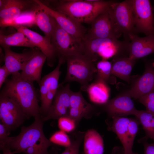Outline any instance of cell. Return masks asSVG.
<instances>
[{
	"instance_id": "cell-3",
	"label": "cell",
	"mask_w": 154,
	"mask_h": 154,
	"mask_svg": "<svg viewBox=\"0 0 154 154\" xmlns=\"http://www.w3.org/2000/svg\"><path fill=\"white\" fill-rule=\"evenodd\" d=\"M35 118L29 126H23L19 134L11 137L8 146L15 153H23L27 148L38 146L49 147L52 143L45 136L43 130L44 121L42 116Z\"/></svg>"
},
{
	"instance_id": "cell-1",
	"label": "cell",
	"mask_w": 154,
	"mask_h": 154,
	"mask_svg": "<svg viewBox=\"0 0 154 154\" xmlns=\"http://www.w3.org/2000/svg\"><path fill=\"white\" fill-rule=\"evenodd\" d=\"M7 80L0 93L12 98L19 105L28 118L42 116L33 82L22 78L18 72Z\"/></svg>"
},
{
	"instance_id": "cell-2",
	"label": "cell",
	"mask_w": 154,
	"mask_h": 154,
	"mask_svg": "<svg viewBox=\"0 0 154 154\" xmlns=\"http://www.w3.org/2000/svg\"><path fill=\"white\" fill-rule=\"evenodd\" d=\"M114 1L91 0H64L58 1L56 10L81 23H91L108 9Z\"/></svg>"
},
{
	"instance_id": "cell-40",
	"label": "cell",
	"mask_w": 154,
	"mask_h": 154,
	"mask_svg": "<svg viewBox=\"0 0 154 154\" xmlns=\"http://www.w3.org/2000/svg\"><path fill=\"white\" fill-rule=\"evenodd\" d=\"M152 65L153 67L154 68V62H153L152 64Z\"/></svg>"
},
{
	"instance_id": "cell-25",
	"label": "cell",
	"mask_w": 154,
	"mask_h": 154,
	"mask_svg": "<svg viewBox=\"0 0 154 154\" xmlns=\"http://www.w3.org/2000/svg\"><path fill=\"white\" fill-rule=\"evenodd\" d=\"M0 44L1 46H24L30 48L35 47L34 44L23 33L18 31L8 35L0 32Z\"/></svg>"
},
{
	"instance_id": "cell-28",
	"label": "cell",
	"mask_w": 154,
	"mask_h": 154,
	"mask_svg": "<svg viewBox=\"0 0 154 154\" xmlns=\"http://www.w3.org/2000/svg\"><path fill=\"white\" fill-rule=\"evenodd\" d=\"M130 118L128 125L126 137V146L123 150L124 154H137L132 150L134 140L137 132L139 121Z\"/></svg>"
},
{
	"instance_id": "cell-35",
	"label": "cell",
	"mask_w": 154,
	"mask_h": 154,
	"mask_svg": "<svg viewBox=\"0 0 154 154\" xmlns=\"http://www.w3.org/2000/svg\"><path fill=\"white\" fill-rule=\"evenodd\" d=\"M9 132L5 125L0 123V148L2 150L8 146L11 137L9 136Z\"/></svg>"
},
{
	"instance_id": "cell-15",
	"label": "cell",
	"mask_w": 154,
	"mask_h": 154,
	"mask_svg": "<svg viewBox=\"0 0 154 154\" xmlns=\"http://www.w3.org/2000/svg\"><path fill=\"white\" fill-rule=\"evenodd\" d=\"M4 52L5 65L11 74H15L21 71L33 56L35 48L26 49L22 53H18L12 51L10 46H1Z\"/></svg>"
},
{
	"instance_id": "cell-26",
	"label": "cell",
	"mask_w": 154,
	"mask_h": 154,
	"mask_svg": "<svg viewBox=\"0 0 154 154\" xmlns=\"http://www.w3.org/2000/svg\"><path fill=\"white\" fill-rule=\"evenodd\" d=\"M135 116L142 125L146 134L144 137L154 141V113L147 110H137Z\"/></svg>"
},
{
	"instance_id": "cell-8",
	"label": "cell",
	"mask_w": 154,
	"mask_h": 154,
	"mask_svg": "<svg viewBox=\"0 0 154 154\" xmlns=\"http://www.w3.org/2000/svg\"><path fill=\"white\" fill-rule=\"evenodd\" d=\"M134 17L135 30L147 36L154 35L153 9L149 0H129Z\"/></svg>"
},
{
	"instance_id": "cell-18",
	"label": "cell",
	"mask_w": 154,
	"mask_h": 154,
	"mask_svg": "<svg viewBox=\"0 0 154 154\" xmlns=\"http://www.w3.org/2000/svg\"><path fill=\"white\" fill-rule=\"evenodd\" d=\"M35 0H0V19H13L25 11L38 6Z\"/></svg>"
},
{
	"instance_id": "cell-17",
	"label": "cell",
	"mask_w": 154,
	"mask_h": 154,
	"mask_svg": "<svg viewBox=\"0 0 154 154\" xmlns=\"http://www.w3.org/2000/svg\"><path fill=\"white\" fill-rule=\"evenodd\" d=\"M120 41L113 38L84 40L83 54L94 62L102 58L110 48Z\"/></svg>"
},
{
	"instance_id": "cell-16",
	"label": "cell",
	"mask_w": 154,
	"mask_h": 154,
	"mask_svg": "<svg viewBox=\"0 0 154 154\" xmlns=\"http://www.w3.org/2000/svg\"><path fill=\"white\" fill-rule=\"evenodd\" d=\"M154 92V68L152 64L146 63L142 75L135 82L127 93L131 98L139 99L141 96Z\"/></svg>"
},
{
	"instance_id": "cell-29",
	"label": "cell",
	"mask_w": 154,
	"mask_h": 154,
	"mask_svg": "<svg viewBox=\"0 0 154 154\" xmlns=\"http://www.w3.org/2000/svg\"><path fill=\"white\" fill-rule=\"evenodd\" d=\"M81 91L72 92L70 98V107L74 108H88L93 107L84 98Z\"/></svg>"
},
{
	"instance_id": "cell-5",
	"label": "cell",
	"mask_w": 154,
	"mask_h": 154,
	"mask_svg": "<svg viewBox=\"0 0 154 154\" xmlns=\"http://www.w3.org/2000/svg\"><path fill=\"white\" fill-rule=\"evenodd\" d=\"M108 11L115 30L120 37L123 34L128 38L134 33V21L133 11L129 0L118 2L114 1Z\"/></svg>"
},
{
	"instance_id": "cell-4",
	"label": "cell",
	"mask_w": 154,
	"mask_h": 154,
	"mask_svg": "<svg viewBox=\"0 0 154 154\" xmlns=\"http://www.w3.org/2000/svg\"><path fill=\"white\" fill-rule=\"evenodd\" d=\"M67 71L64 80L59 84L76 82L81 85V91H85L97 72L94 62L83 54L70 56L66 58Z\"/></svg>"
},
{
	"instance_id": "cell-30",
	"label": "cell",
	"mask_w": 154,
	"mask_h": 154,
	"mask_svg": "<svg viewBox=\"0 0 154 154\" xmlns=\"http://www.w3.org/2000/svg\"><path fill=\"white\" fill-rule=\"evenodd\" d=\"M52 143H54L66 147L69 146L71 141L66 133L60 130L56 132L49 139Z\"/></svg>"
},
{
	"instance_id": "cell-33",
	"label": "cell",
	"mask_w": 154,
	"mask_h": 154,
	"mask_svg": "<svg viewBox=\"0 0 154 154\" xmlns=\"http://www.w3.org/2000/svg\"><path fill=\"white\" fill-rule=\"evenodd\" d=\"M138 100L145 106L146 110L154 113V92L145 95Z\"/></svg>"
},
{
	"instance_id": "cell-22",
	"label": "cell",
	"mask_w": 154,
	"mask_h": 154,
	"mask_svg": "<svg viewBox=\"0 0 154 154\" xmlns=\"http://www.w3.org/2000/svg\"><path fill=\"white\" fill-rule=\"evenodd\" d=\"M135 60L128 57L115 59L112 64L111 74L129 83Z\"/></svg>"
},
{
	"instance_id": "cell-12",
	"label": "cell",
	"mask_w": 154,
	"mask_h": 154,
	"mask_svg": "<svg viewBox=\"0 0 154 154\" xmlns=\"http://www.w3.org/2000/svg\"><path fill=\"white\" fill-rule=\"evenodd\" d=\"M131 98L127 93L119 95L108 100L104 104L105 109L112 117L135 115L137 110Z\"/></svg>"
},
{
	"instance_id": "cell-32",
	"label": "cell",
	"mask_w": 154,
	"mask_h": 154,
	"mask_svg": "<svg viewBox=\"0 0 154 154\" xmlns=\"http://www.w3.org/2000/svg\"><path fill=\"white\" fill-rule=\"evenodd\" d=\"M76 122L67 116L61 117L58 119V125L60 130L66 133L72 131L76 127Z\"/></svg>"
},
{
	"instance_id": "cell-36",
	"label": "cell",
	"mask_w": 154,
	"mask_h": 154,
	"mask_svg": "<svg viewBox=\"0 0 154 154\" xmlns=\"http://www.w3.org/2000/svg\"><path fill=\"white\" fill-rule=\"evenodd\" d=\"M147 140L144 137L139 140L144 147V154H154V143H149L147 142Z\"/></svg>"
},
{
	"instance_id": "cell-10",
	"label": "cell",
	"mask_w": 154,
	"mask_h": 154,
	"mask_svg": "<svg viewBox=\"0 0 154 154\" xmlns=\"http://www.w3.org/2000/svg\"><path fill=\"white\" fill-rule=\"evenodd\" d=\"M72 91L69 83L64 86L59 84L52 104L42 117L44 121L67 116L70 108V98Z\"/></svg>"
},
{
	"instance_id": "cell-20",
	"label": "cell",
	"mask_w": 154,
	"mask_h": 154,
	"mask_svg": "<svg viewBox=\"0 0 154 154\" xmlns=\"http://www.w3.org/2000/svg\"><path fill=\"white\" fill-rule=\"evenodd\" d=\"M85 91L90 100L97 104H105L108 100L110 88L107 84L102 81L96 79L90 84Z\"/></svg>"
},
{
	"instance_id": "cell-7",
	"label": "cell",
	"mask_w": 154,
	"mask_h": 154,
	"mask_svg": "<svg viewBox=\"0 0 154 154\" xmlns=\"http://www.w3.org/2000/svg\"><path fill=\"white\" fill-rule=\"evenodd\" d=\"M0 118L1 123L10 132L17 129L28 118L15 100L0 93Z\"/></svg>"
},
{
	"instance_id": "cell-31",
	"label": "cell",
	"mask_w": 154,
	"mask_h": 154,
	"mask_svg": "<svg viewBox=\"0 0 154 154\" xmlns=\"http://www.w3.org/2000/svg\"><path fill=\"white\" fill-rule=\"evenodd\" d=\"M93 107L88 108H74L70 107L67 115L76 123L83 117L86 116L92 110Z\"/></svg>"
},
{
	"instance_id": "cell-34",
	"label": "cell",
	"mask_w": 154,
	"mask_h": 154,
	"mask_svg": "<svg viewBox=\"0 0 154 154\" xmlns=\"http://www.w3.org/2000/svg\"><path fill=\"white\" fill-rule=\"evenodd\" d=\"M82 136H80L72 141L70 145L66 147L60 154H79L80 147L82 139Z\"/></svg>"
},
{
	"instance_id": "cell-37",
	"label": "cell",
	"mask_w": 154,
	"mask_h": 154,
	"mask_svg": "<svg viewBox=\"0 0 154 154\" xmlns=\"http://www.w3.org/2000/svg\"><path fill=\"white\" fill-rule=\"evenodd\" d=\"M11 74L5 65L0 68V88L6 82L7 77Z\"/></svg>"
},
{
	"instance_id": "cell-38",
	"label": "cell",
	"mask_w": 154,
	"mask_h": 154,
	"mask_svg": "<svg viewBox=\"0 0 154 154\" xmlns=\"http://www.w3.org/2000/svg\"><path fill=\"white\" fill-rule=\"evenodd\" d=\"M112 154H124L123 148L116 147L114 149Z\"/></svg>"
},
{
	"instance_id": "cell-11",
	"label": "cell",
	"mask_w": 154,
	"mask_h": 154,
	"mask_svg": "<svg viewBox=\"0 0 154 154\" xmlns=\"http://www.w3.org/2000/svg\"><path fill=\"white\" fill-rule=\"evenodd\" d=\"M91 24V27L87 31L84 40L105 38L117 39L119 37L115 30L108 10L97 17Z\"/></svg>"
},
{
	"instance_id": "cell-27",
	"label": "cell",
	"mask_w": 154,
	"mask_h": 154,
	"mask_svg": "<svg viewBox=\"0 0 154 154\" xmlns=\"http://www.w3.org/2000/svg\"><path fill=\"white\" fill-rule=\"evenodd\" d=\"M97 72L95 76L96 79L108 83H113L114 78L112 77L111 63L106 60L102 59L97 63Z\"/></svg>"
},
{
	"instance_id": "cell-21",
	"label": "cell",
	"mask_w": 154,
	"mask_h": 154,
	"mask_svg": "<svg viewBox=\"0 0 154 154\" xmlns=\"http://www.w3.org/2000/svg\"><path fill=\"white\" fill-rule=\"evenodd\" d=\"M37 8L23 12L13 19H0V27L3 28L11 26L16 29L20 27H31L36 25V10Z\"/></svg>"
},
{
	"instance_id": "cell-9",
	"label": "cell",
	"mask_w": 154,
	"mask_h": 154,
	"mask_svg": "<svg viewBox=\"0 0 154 154\" xmlns=\"http://www.w3.org/2000/svg\"><path fill=\"white\" fill-rule=\"evenodd\" d=\"M35 0L41 9L54 18L62 28L75 38L82 40H84L87 31L81 23L51 8L40 1Z\"/></svg>"
},
{
	"instance_id": "cell-6",
	"label": "cell",
	"mask_w": 154,
	"mask_h": 154,
	"mask_svg": "<svg viewBox=\"0 0 154 154\" xmlns=\"http://www.w3.org/2000/svg\"><path fill=\"white\" fill-rule=\"evenodd\" d=\"M84 41L68 33L57 23L50 38L57 56L58 58L62 57L65 60L69 56L83 54Z\"/></svg>"
},
{
	"instance_id": "cell-23",
	"label": "cell",
	"mask_w": 154,
	"mask_h": 154,
	"mask_svg": "<svg viewBox=\"0 0 154 154\" xmlns=\"http://www.w3.org/2000/svg\"><path fill=\"white\" fill-rule=\"evenodd\" d=\"M84 137V154H103V139L98 132L93 129L88 130Z\"/></svg>"
},
{
	"instance_id": "cell-13",
	"label": "cell",
	"mask_w": 154,
	"mask_h": 154,
	"mask_svg": "<svg viewBox=\"0 0 154 154\" xmlns=\"http://www.w3.org/2000/svg\"><path fill=\"white\" fill-rule=\"evenodd\" d=\"M16 29L17 31L23 33L34 44L35 47L38 48L45 55L47 63L49 66L52 67L54 66L57 56L50 39L27 27H20Z\"/></svg>"
},
{
	"instance_id": "cell-19",
	"label": "cell",
	"mask_w": 154,
	"mask_h": 154,
	"mask_svg": "<svg viewBox=\"0 0 154 154\" xmlns=\"http://www.w3.org/2000/svg\"><path fill=\"white\" fill-rule=\"evenodd\" d=\"M46 57L38 48H35L34 54L20 73L23 79L38 84L41 78L42 70Z\"/></svg>"
},
{
	"instance_id": "cell-24",
	"label": "cell",
	"mask_w": 154,
	"mask_h": 154,
	"mask_svg": "<svg viewBox=\"0 0 154 154\" xmlns=\"http://www.w3.org/2000/svg\"><path fill=\"white\" fill-rule=\"evenodd\" d=\"M35 17L36 25L44 33V36L50 40L57 23L56 21L38 5L36 10Z\"/></svg>"
},
{
	"instance_id": "cell-39",
	"label": "cell",
	"mask_w": 154,
	"mask_h": 154,
	"mask_svg": "<svg viewBox=\"0 0 154 154\" xmlns=\"http://www.w3.org/2000/svg\"><path fill=\"white\" fill-rule=\"evenodd\" d=\"M1 150L3 151V154H14L8 146L4 147Z\"/></svg>"
},
{
	"instance_id": "cell-14",
	"label": "cell",
	"mask_w": 154,
	"mask_h": 154,
	"mask_svg": "<svg viewBox=\"0 0 154 154\" xmlns=\"http://www.w3.org/2000/svg\"><path fill=\"white\" fill-rule=\"evenodd\" d=\"M128 38L130 41L128 45V57L131 59L136 60L154 53V35L140 37L133 33Z\"/></svg>"
}]
</instances>
